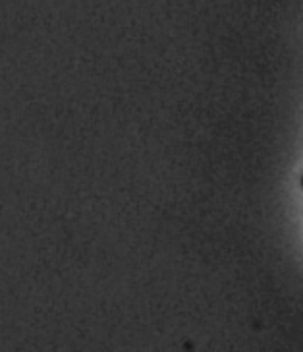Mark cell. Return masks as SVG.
<instances>
[{
    "label": "cell",
    "mask_w": 303,
    "mask_h": 352,
    "mask_svg": "<svg viewBox=\"0 0 303 352\" xmlns=\"http://www.w3.org/2000/svg\"><path fill=\"white\" fill-rule=\"evenodd\" d=\"M302 188H303V176H302Z\"/></svg>",
    "instance_id": "6da1fadb"
}]
</instances>
